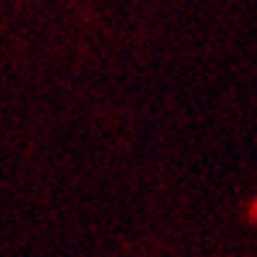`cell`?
I'll use <instances>...</instances> for the list:
<instances>
[{
    "label": "cell",
    "instance_id": "obj_1",
    "mask_svg": "<svg viewBox=\"0 0 257 257\" xmlns=\"http://www.w3.org/2000/svg\"><path fill=\"white\" fill-rule=\"evenodd\" d=\"M252 218H254V220H257V200H254V202H252Z\"/></svg>",
    "mask_w": 257,
    "mask_h": 257
}]
</instances>
